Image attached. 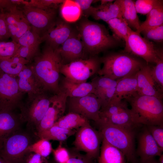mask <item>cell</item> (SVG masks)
Masks as SVG:
<instances>
[{
	"instance_id": "37",
	"label": "cell",
	"mask_w": 163,
	"mask_h": 163,
	"mask_svg": "<svg viewBox=\"0 0 163 163\" xmlns=\"http://www.w3.org/2000/svg\"><path fill=\"white\" fill-rule=\"evenodd\" d=\"M64 0H20L21 4L42 9H56Z\"/></svg>"
},
{
	"instance_id": "32",
	"label": "cell",
	"mask_w": 163,
	"mask_h": 163,
	"mask_svg": "<svg viewBox=\"0 0 163 163\" xmlns=\"http://www.w3.org/2000/svg\"><path fill=\"white\" fill-rule=\"evenodd\" d=\"M74 129H69L53 125L50 127L37 133L40 139L50 141L56 140L62 142L66 140L76 133Z\"/></svg>"
},
{
	"instance_id": "21",
	"label": "cell",
	"mask_w": 163,
	"mask_h": 163,
	"mask_svg": "<svg viewBox=\"0 0 163 163\" xmlns=\"http://www.w3.org/2000/svg\"><path fill=\"white\" fill-rule=\"evenodd\" d=\"M17 77L20 89L27 95L46 92L30 66H25Z\"/></svg>"
},
{
	"instance_id": "26",
	"label": "cell",
	"mask_w": 163,
	"mask_h": 163,
	"mask_svg": "<svg viewBox=\"0 0 163 163\" xmlns=\"http://www.w3.org/2000/svg\"><path fill=\"white\" fill-rule=\"evenodd\" d=\"M98 163H128L123 153L102 139Z\"/></svg>"
},
{
	"instance_id": "3",
	"label": "cell",
	"mask_w": 163,
	"mask_h": 163,
	"mask_svg": "<svg viewBox=\"0 0 163 163\" xmlns=\"http://www.w3.org/2000/svg\"><path fill=\"white\" fill-rule=\"evenodd\" d=\"M101 59L103 66L97 74L114 80L136 74L147 64L142 59L123 51L108 53Z\"/></svg>"
},
{
	"instance_id": "39",
	"label": "cell",
	"mask_w": 163,
	"mask_h": 163,
	"mask_svg": "<svg viewBox=\"0 0 163 163\" xmlns=\"http://www.w3.org/2000/svg\"><path fill=\"white\" fill-rule=\"evenodd\" d=\"M146 40L151 41L162 42L163 40V24L158 27L145 29L140 33Z\"/></svg>"
},
{
	"instance_id": "52",
	"label": "cell",
	"mask_w": 163,
	"mask_h": 163,
	"mask_svg": "<svg viewBox=\"0 0 163 163\" xmlns=\"http://www.w3.org/2000/svg\"><path fill=\"white\" fill-rule=\"evenodd\" d=\"M0 163H7L0 155Z\"/></svg>"
},
{
	"instance_id": "23",
	"label": "cell",
	"mask_w": 163,
	"mask_h": 163,
	"mask_svg": "<svg viewBox=\"0 0 163 163\" xmlns=\"http://www.w3.org/2000/svg\"><path fill=\"white\" fill-rule=\"evenodd\" d=\"M60 91L64 94L67 97H80L94 93V88L91 82H76L65 77L59 83Z\"/></svg>"
},
{
	"instance_id": "44",
	"label": "cell",
	"mask_w": 163,
	"mask_h": 163,
	"mask_svg": "<svg viewBox=\"0 0 163 163\" xmlns=\"http://www.w3.org/2000/svg\"><path fill=\"white\" fill-rule=\"evenodd\" d=\"M69 153V158L67 163H93V160L75 149Z\"/></svg>"
},
{
	"instance_id": "43",
	"label": "cell",
	"mask_w": 163,
	"mask_h": 163,
	"mask_svg": "<svg viewBox=\"0 0 163 163\" xmlns=\"http://www.w3.org/2000/svg\"><path fill=\"white\" fill-rule=\"evenodd\" d=\"M60 142L56 149H53L54 160L57 163H67L69 158V153Z\"/></svg>"
},
{
	"instance_id": "36",
	"label": "cell",
	"mask_w": 163,
	"mask_h": 163,
	"mask_svg": "<svg viewBox=\"0 0 163 163\" xmlns=\"http://www.w3.org/2000/svg\"><path fill=\"white\" fill-rule=\"evenodd\" d=\"M53 148L49 141L44 139H40L30 145L27 148L28 153L33 152L46 158L52 152Z\"/></svg>"
},
{
	"instance_id": "6",
	"label": "cell",
	"mask_w": 163,
	"mask_h": 163,
	"mask_svg": "<svg viewBox=\"0 0 163 163\" xmlns=\"http://www.w3.org/2000/svg\"><path fill=\"white\" fill-rule=\"evenodd\" d=\"M99 117L100 120L132 130H137L143 125L131 109L129 108L125 100L113 99L101 107Z\"/></svg>"
},
{
	"instance_id": "45",
	"label": "cell",
	"mask_w": 163,
	"mask_h": 163,
	"mask_svg": "<svg viewBox=\"0 0 163 163\" xmlns=\"http://www.w3.org/2000/svg\"><path fill=\"white\" fill-rule=\"evenodd\" d=\"M11 37L6 20L4 10L0 11V42L5 41Z\"/></svg>"
},
{
	"instance_id": "41",
	"label": "cell",
	"mask_w": 163,
	"mask_h": 163,
	"mask_svg": "<svg viewBox=\"0 0 163 163\" xmlns=\"http://www.w3.org/2000/svg\"><path fill=\"white\" fill-rule=\"evenodd\" d=\"M161 0H136L135 1V6L137 13L146 15L160 2Z\"/></svg>"
},
{
	"instance_id": "10",
	"label": "cell",
	"mask_w": 163,
	"mask_h": 163,
	"mask_svg": "<svg viewBox=\"0 0 163 163\" xmlns=\"http://www.w3.org/2000/svg\"><path fill=\"white\" fill-rule=\"evenodd\" d=\"M30 142L27 134L17 131L5 140L0 150V155L7 163H25L29 153L27 149Z\"/></svg>"
},
{
	"instance_id": "42",
	"label": "cell",
	"mask_w": 163,
	"mask_h": 163,
	"mask_svg": "<svg viewBox=\"0 0 163 163\" xmlns=\"http://www.w3.org/2000/svg\"><path fill=\"white\" fill-rule=\"evenodd\" d=\"M159 147L163 149V125H146Z\"/></svg>"
},
{
	"instance_id": "12",
	"label": "cell",
	"mask_w": 163,
	"mask_h": 163,
	"mask_svg": "<svg viewBox=\"0 0 163 163\" xmlns=\"http://www.w3.org/2000/svg\"><path fill=\"white\" fill-rule=\"evenodd\" d=\"M102 139L100 132L89 123L78 129L73 144L75 149L85 152V154L94 160L99 157Z\"/></svg>"
},
{
	"instance_id": "49",
	"label": "cell",
	"mask_w": 163,
	"mask_h": 163,
	"mask_svg": "<svg viewBox=\"0 0 163 163\" xmlns=\"http://www.w3.org/2000/svg\"><path fill=\"white\" fill-rule=\"evenodd\" d=\"M136 163H159L158 161H157L155 158L150 159L144 161H141L138 160Z\"/></svg>"
},
{
	"instance_id": "48",
	"label": "cell",
	"mask_w": 163,
	"mask_h": 163,
	"mask_svg": "<svg viewBox=\"0 0 163 163\" xmlns=\"http://www.w3.org/2000/svg\"><path fill=\"white\" fill-rule=\"evenodd\" d=\"M14 5L11 0H0V11L6 10Z\"/></svg>"
},
{
	"instance_id": "4",
	"label": "cell",
	"mask_w": 163,
	"mask_h": 163,
	"mask_svg": "<svg viewBox=\"0 0 163 163\" xmlns=\"http://www.w3.org/2000/svg\"><path fill=\"white\" fill-rule=\"evenodd\" d=\"M103 138L120 150L128 163H136L138 161L135 147L137 130L117 126L100 119L95 123Z\"/></svg>"
},
{
	"instance_id": "5",
	"label": "cell",
	"mask_w": 163,
	"mask_h": 163,
	"mask_svg": "<svg viewBox=\"0 0 163 163\" xmlns=\"http://www.w3.org/2000/svg\"><path fill=\"white\" fill-rule=\"evenodd\" d=\"M124 99L142 125H163L162 99L137 92Z\"/></svg>"
},
{
	"instance_id": "7",
	"label": "cell",
	"mask_w": 163,
	"mask_h": 163,
	"mask_svg": "<svg viewBox=\"0 0 163 163\" xmlns=\"http://www.w3.org/2000/svg\"><path fill=\"white\" fill-rule=\"evenodd\" d=\"M53 94L46 92L27 95L26 101L19 106L20 120L37 128L47 112Z\"/></svg>"
},
{
	"instance_id": "15",
	"label": "cell",
	"mask_w": 163,
	"mask_h": 163,
	"mask_svg": "<svg viewBox=\"0 0 163 163\" xmlns=\"http://www.w3.org/2000/svg\"><path fill=\"white\" fill-rule=\"evenodd\" d=\"M5 11L6 20L12 40L18 43L20 38L31 26L25 17L22 11L14 5Z\"/></svg>"
},
{
	"instance_id": "33",
	"label": "cell",
	"mask_w": 163,
	"mask_h": 163,
	"mask_svg": "<svg viewBox=\"0 0 163 163\" xmlns=\"http://www.w3.org/2000/svg\"><path fill=\"white\" fill-rule=\"evenodd\" d=\"M60 13L63 20L69 23L76 21L82 16L79 6L74 0H64L61 5Z\"/></svg>"
},
{
	"instance_id": "28",
	"label": "cell",
	"mask_w": 163,
	"mask_h": 163,
	"mask_svg": "<svg viewBox=\"0 0 163 163\" xmlns=\"http://www.w3.org/2000/svg\"><path fill=\"white\" fill-rule=\"evenodd\" d=\"M119 1L122 18L131 29L136 31L141 23L137 14L135 1L132 0H119Z\"/></svg>"
},
{
	"instance_id": "29",
	"label": "cell",
	"mask_w": 163,
	"mask_h": 163,
	"mask_svg": "<svg viewBox=\"0 0 163 163\" xmlns=\"http://www.w3.org/2000/svg\"><path fill=\"white\" fill-rule=\"evenodd\" d=\"M29 62L24 58L13 56L0 60V70L5 73L17 77Z\"/></svg>"
},
{
	"instance_id": "40",
	"label": "cell",
	"mask_w": 163,
	"mask_h": 163,
	"mask_svg": "<svg viewBox=\"0 0 163 163\" xmlns=\"http://www.w3.org/2000/svg\"><path fill=\"white\" fill-rule=\"evenodd\" d=\"M154 66L151 67V74L155 82L163 90V54L159 56Z\"/></svg>"
},
{
	"instance_id": "22",
	"label": "cell",
	"mask_w": 163,
	"mask_h": 163,
	"mask_svg": "<svg viewBox=\"0 0 163 163\" xmlns=\"http://www.w3.org/2000/svg\"><path fill=\"white\" fill-rule=\"evenodd\" d=\"M119 80H114L100 76L95 77L91 80V82L94 88V94L99 100L101 107L107 104L114 98Z\"/></svg>"
},
{
	"instance_id": "2",
	"label": "cell",
	"mask_w": 163,
	"mask_h": 163,
	"mask_svg": "<svg viewBox=\"0 0 163 163\" xmlns=\"http://www.w3.org/2000/svg\"><path fill=\"white\" fill-rule=\"evenodd\" d=\"M77 29L86 55H97L100 53L121 45L122 40L111 35L104 25L85 18L81 20Z\"/></svg>"
},
{
	"instance_id": "13",
	"label": "cell",
	"mask_w": 163,
	"mask_h": 163,
	"mask_svg": "<svg viewBox=\"0 0 163 163\" xmlns=\"http://www.w3.org/2000/svg\"><path fill=\"white\" fill-rule=\"evenodd\" d=\"M55 9H42L24 5L22 11L32 29L41 37L55 25Z\"/></svg>"
},
{
	"instance_id": "47",
	"label": "cell",
	"mask_w": 163,
	"mask_h": 163,
	"mask_svg": "<svg viewBox=\"0 0 163 163\" xmlns=\"http://www.w3.org/2000/svg\"><path fill=\"white\" fill-rule=\"evenodd\" d=\"M48 161L46 158L39 154L30 153L26 158L25 163H48Z\"/></svg>"
},
{
	"instance_id": "51",
	"label": "cell",
	"mask_w": 163,
	"mask_h": 163,
	"mask_svg": "<svg viewBox=\"0 0 163 163\" xmlns=\"http://www.w3.org/2000/svg\"><path fill=\"white\" fill-rule=\"evenodd\" d=\"M159 156V158L158 160L159 163H163V154H162Z\"/></svg>"
},
{
	"instance_id": "19",
	"label": "cell",
	"mask_w": 163,
	"mask_h": 163,
	"mask_svg": "<svg viewBox=\"0 0 163 163\" xmlns=\"http://www.w3.org/2000/svg\"><path fill=\"white\" fill-rule=\"evenodd\" d=\"M75 32L69 23L63 20L56 21L54 26L41 37L42 42L54 49H58Z\"/></svg>"
},
{
	"instance_id": "1",
	"label": "cell",
	"mask_w": 163,
	"mask_h": 163,
	"mask_svg": "<svg viewBox=\"0 0 163 163\" xmlns=\"http://www.w3.org/2000/svg\"><path fill=\"white\" fill-rule=\"evenodd\" d=\"M34 59L30 66L45 91L53 94L59 93L60 69L63 64L58 49L46 45Z\"/></svg>"
},
{
	"instance_id": "8",
	"label": "cell",
	"mask_w": 163,
	"mask_h": 163,
	"mask_svg": "<svg viewBox=\"0 0 163 163\" xmlns=\"http://www.w3.org/2000/svg\"><path fill=\"white\" fill-rule=\"evenodd\" d=\"M101 57L97 55L90 56L85 59L63 64L60 73L73 82H86L90 77L97 73L101 69Z\"/></svg>"
},
{
	"instance_id": "27",
	"label": "cell",
	"mask_w": 163,
	"mask_h": 163,
	"mask_svg": "<svg viewBox=\"0 0 163 163\" xmlns=\"http://www.w3.org/2000/svg\"><path fill=\"white\" fill-rule=\"evenodd\" d=\"M136 73L119 79L113 99L122 100L137 92Z\"/></svg>"
},
{
	"instance_id": "50",
	"label": "cell",
	"mask_w": 163,
	"mask_h": 163,
	"mask_svg": "<svg viewBox=\"0 0 163 163\" xmlns=\"http://www.w3.org/2000/svg\"><path fill=\"white\" fill-rule=\"evenodd\" d=\"M101 5H103L113 2L114 0H101Z\"/></svg>"
},
{
	"instance_id": "9",
	"label": "cell",
	"mask_w": 163,
	"mask_h": 163,
	"mask_svg": "<svg viewBox=\"0 0 163 163\" xmlns=\"http://www.w3.org/2000/svg\"><path fill=\"white\" fill-rule=\"evenodd\" d=\"M125 42L124 52L142 59L148 65L149 63H155L159 56L163 54L162 49L157 48L152 41L133 30Z\"/></svg>"
},
{
	"instance_id": "25",
	"label": "cell",
	"mask_w": 163,
	"mask_h": 163,
	"mask_svg": "<svg viewBox=\"0 0 163 163\" xmlns=\"http://www.w3.org/2000/svg\"><path fill=\"white\" fill-rule=\"evenodd\" d=\"M89 14L95 20H102L106 22L112 19L122 17L119 0L96 7L91 6Z\"/></svg>"
},
{
	"instance_id": "38",
	"label": "cell",
	"mask_w": 163,
	"mask_h": 163,
	"mask_svg": "<svg viewBox=\"0 0 163 163\" xmlns=\"http://www.w3.org/2000/svg\"><path fill=\"white\" fill-rule=\"evenodd\" d=\"M20 46L12 40L0 42V60L14 56Z\"/></svg>"
},
{
	"instance_id": "14",
	"label": "cell",
	"mask_w": 163,
	"mask_h": 163,
	"mask_svg": "<svg viewBox=\"0 0 163 163\" xmlns=\"http://www.w3.org/2000/svg\"><path fill=\"white\" fill-rule=\"evenodd\" d=\"M101 103L97 97L92 94L86 96L70 98L69 112L78 114L96 123L100 119Z\"/></svg>"
},
{
	"instance_id": "20",
	"label": "cell",
	"mask_w": 163,
	"mask_h": 163,
	"mask_svg": "<svg viewBox=\"0 0 163 163\" xmlns=\"http://www.w3.org/2000/svg\"><path fill=\"white\" fill-rule=\"evenodd\" d=\"M150 69L151 66L146 64L137 73V93L140 95L154 96L162 99L163 90L153 79Z\"/></svg>"
},
{
	"instance_id": "17",
	"label": "cell",
	"mask_w": 163,
	"mask_h": 163,
	"mask_svg": "<svg viewBox=\"0 0 163 163\" xmlns=\"http://www.w3.org/2000/svg\"><path fill=\"white\" fill-rule=\"evenodd\" d=\"M63 64L72 61L85 59L88 57L78 31L73 34L58 49Z\"/></svg>"
},
{
	"instance_id": "31",
	"label": "cell",
	"mask_w": 163,
	"mask_h": 163,
	"mask_svg": "<svg viewBox=\"0 0 163 163\" xmlns=\"http://www.w3.org/2000/svg\"><path fill=\"white\" fill-rule=\"evenodd\" d=\"M89 123V120L77 113L69 112L60 118L53 125L69 129H78Z\"/></svg>"
},
{
	"instance_id": "18",
	"label": "cell",
	"mask_w": 163,
	"mask_h": 163,
	"mask_svg": "<svg viewBox=\"0 0 163 163\" xmlns=\"http://www.w3.org/2000/svg\"><path fill=\"white\" fill-rule=\"evenodd\" d=\"M139 132L137 136L138 144L136 150L139 161H144L159 156L162 154L163 149L159 147L145 125Z\"/></svg>"
},
{
	"instance_id": "46",
	"label": "cell",
	"mask_w": 163,
	"mask_h": 163,
	"mask_svg": "<svg viewBox=\"0 0 163 163\" xmlns=\"http://www.w3.org/2000/svg\"><path fill=\"white\" fill-rule=\"evenodd\" d=\"M74 0L79 6L82 11V16L87 18L90 16V10L91 4L98 1L93 0Z\"/></svg>"
},
{
	"instance_id": "34",
	"label": "cell",
	"mask_w": 163,
	"mask_h": 163,
	"mask_svg": "<svg viewBox=\"0 0 163 163\" xmlns=\"http://www.w3.org/2000/svg\"><path fill=\"white\" fill-rule=\"evenodd\" d=\"M41 36L32 28L26 31L19 39L18 43L28 48L36 56L39 52V45L42 42Z\"/></svg>"
},
{
	"instance_id": "11",
	"label": "cell",
	"mask_w": 163,
	"mask_h": 163,
	"mask_svg": "<svg viewBox=\"0 0 163 163\" xmlns=\"http://www.w3.org/2000/svg\"><path fill=\"white\" fill-rule=\"evenodd\" d=\"M24 94L19 87L17 76L0 70V111H12L20 106Z\"/></svg>"
},
{
	"instance_id": "35",
	"label": "cell",
	"mask_w": 163,
	"mask_h": 163,
	"mask_svg": "<svg viewBox=\"0 0 163 163\" xmlns=\"http://www.w3.org/2000/svg\"><path fill=\"white\" fill-rule=\"evenodd\" d=\"M113 35L124 42L132 30L122 17L112 19L106 22Z\"/></svg>"
},
{
	"instance_id": "24",
	"label": "cell",
	"mask_w": 163,
	"mask_h": 163,
	"mask_svg": "<svg viewBox=\"0 0 163 163\" xmlns=\"http://www.w3.org/2000/svg\"><path fill=\"white\" fill-rule=\"evenodd\" d=\"M19 126V120L12 111H0V150L5 140L17 131Z\"/></svg>"
},
{
	"instance_id": "53",
	"label": "cell",
	"mask_w": 163,
	"mask_h": 163,
	"mask_svg": "<svg viewBox=\"0 0 163 163\" xmlns=\"http://www.w3.org/2000/svg\"><path fill=\"white\" fill-rule=\"evenodd\" d=\"M48 163H57L55 161H48Z\"/></svg>"
},
{
	"instance_id": "16",
	"label": "cell",
	"mask_w": 163,
	"mask_h": 163,
	"mask_svg": "<svg viewBox=\"0 0 163 163\" xmlns=\"http://www.w3.org/2000/svg\"><path fill=\"white\" fill-rule=\"evenodd\" d=\"M67 97L61 91L53 95L47 112L36 128L37 133L52 126L63 116Z\"/></svg>"
},
{
	"instance_id": "30",
	"label": "cell",
	"mask_w": 163,
	"mask_h": 163,
	"mask_svg": "<svg viewBox=\"0 0 163 163\" xmlns=\"http://www.w3.org/2000/svg\"><path fill=\"white\" fill-rule=\"evenodd\" d=\"M163 24V2H160L146 14L145 21L136 31L140 34L143 30Z\"/></svg>"
}]
</instances>
